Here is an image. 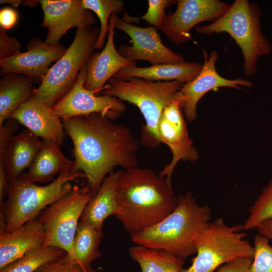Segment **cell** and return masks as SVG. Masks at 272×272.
<instances>
[{
  "mask_svg": "<svg viewBox=\"0 0 272 272\" xmlns=\"http://www.w3.org/2000/svg\"><path fill=\"white\" fill-rule=\"evenodd\" d=\"M61 120L73 142L74 168L84 174L94 194L115 167L138 166L139 142L123 124L101 113Z\"/></svg>",
  "mask_w": 272,
  "mask_h": 272,
  "instance_id": "6da1fadb",
  "label": "cell"
},
{
  "mask_svg": "<svg viewBox=\"0 0 272 272\" xmlns=\"http://www.w3.org/2000/svg\"><path fill=\"white\" fill-rule=\"evenodd\" d=\"M115 215L130 235L157 224L177 206L171 183L149 168L120 170L116 186Z\"/></svg>",
  "mask_w": 272,
  "mask_h": 272,
  "instance_id": "7a4b0ae2",
  "label": "cell"
},
{
  "mask_svg": "<svg viewBox=\"0 0 272 272\" xmlns=\"http://www.w3.org/2000/svg\"><path fill=\"white\" fill-rule=\"evenodd\" d=\"M211 221V210L190 192L177 197L175 209L162 221L131 235L135 245L165 250L184 260L195 254L197 240Z\"/></svg>",
  "mask_w": 272,
  "mask_h": 272,
  "instance_id": "3957f363",
  "label": "cell"
},
{
  "mask_svg": "<svg viewBox=\"0 0 272 272\" xmlns=\"http://www.w3.org/2000/svg\"><path fill=\"white\" fill-rule=\"evenodd\" d=\"M183 84L178 81H152L139 78H111L101 91L102 95L117 98L135 105L146 121L141 142L151 148L161 143L159 122L164 108L178 97Z\"/></svg>",
  "mask_w": 272,
  "mask_h": 272,
  "instance_id": "277c9868",
  "label": "cell"
},
{
  "mask_svg": "<svg viewBox=\"0 0 272 272\" xmlns=\"http://www.w3.org/2000/svg\"><path fill=\"white\" fill-rule=\"evenodd\" d=\"M84 174L74 168L49 184L37 185L19 176L9 181L7 198L1 207V229L11 232L34 219L46 207L70 192L73 182Z\"/></svg>",
  "mask_w": 272,
  "mask_h": 272,
  "instance_id": "5b68a950",
  "label": "cell"
},
{
  "mask_svg": "<svg viewBox=\"0 0 272 272\" xmlns=\"http://www.w3.org/2000/svg\"><path fill=\"white\" fill-rule=\"evenodd\" d=\"M259 16L256 5L247 0H235L216 21L195 29L198 33L209 36L224 32L229 34L241 50L244 73L250 77L255 73L259 56L268 49L260 30Z\"/></svg>",
  "mask_w": 272,
  "mask_h": 272,
  "instance_id": "8992f818",
  "label": "cell"
},
{
  "mask_svg": "<svg viewBox=\"0 0 272 272\" xmlns=\"http://www.w3.org/2000/svg\"><path fill=\"white\" fill-rule=\"evenodd\" d=\"M244 230L243 225H229L221 217L211 221L197 240L196 256L182 272H216L237 259H253L254 247Z\"/></svg>",
  "mask_w": 272,
  "mask_h": 272,
  "instance_id": "52a82bcc",
  "label": "cell"
},
{
  "mask_svg": "<svg viewBox=\"0 0 272 272\" xmlns=\"http://www.w3.org/2000/svg\"><path fill=\"white\" fill-rule=\"evenodd\" d=\"M99 32L100 28L92 25L77 29L71 44L49 69L33 96L53 107L65 95L93 53Z\"/></svg>",
  "mask_w": 272,
  "mask_h": 272,
  "instance_id": "ba28073f",
  "label": "cell"
},
{
  "mask_svg": "<svg viewBox=\"0 0 272 272\" xmlns=\"http://www.w3.org/2000/svg\"><path fill=\"white\" fill-rule=\"evenodd\" d=\"M94 194L87 185L74 186L70 192L40 213L37 219L45 233L43 246L62 249L71 260L77 263L75 236L82 213Z\"/></svg>",
  "mask_w": 272,
  "mask_h": 272,
  "instance_id": "9c48e42d",
  "label": "cell"
},
{
  "mask_svg": "<svg viewBox=\"0 0 272 272\" xmlns=\"http://www.w3.org/2000/svg\"><path fill=\"white\" fill-rule=\"evenodd\" d=\"M86 77L85 65L71 90L53 106L55 113L60 119L101 113L112 120L125 111L124 104L117 98L105 95L98 96L86 89Z\"/></svg>",
  "mask_w": 272,
  "mask_h": 272,
  "instance_id": "30bf717a",
  "label": "cell"
},
{
  "mask_svg": "<svg viewBox=\"0 0 272 272\" xmlns=\"http://www.w3.org/2000/svg\"><path fill=\"white\" fill-rule=\"evenodd\" d=\"M230 6L219 0H178L175 11L165 15L159 29L171 41L180 45L191 38L193 27L202 22H214Z\"/></svg>",
  "mask_w": 272,
  "mask_h": 272,
  "instance_id": "8fae6325",
  "label": "cell"
},
{
  "mask_svg": "<svg viewBox=\"0 0 272 272\" xmlns=\"http://www.w3.org/2000/svg\"><path fill=\"white\" fill-rule=\"evenodd\" d=\"M180 108L178 97L164 108L158 124L161 142L169 147L172 155L170 162L159 174L163 177L166 176L170 183L174 169L180 160L193 162L198 159Z\"/></svg>",
  "mask_w": 272,
  "mask_h": 272,
  "instance_id": "7c38bea8",
  "label": "cell"
},
{
  "mask_svg": "<svg viewBox=\"0 0 272 272\" xmlns=\"http://www.w3.org/2000/svg\"><path fill=\"white\" fill-rule=\"evenodd\" d=\"M203 63L199 73L192 80L183 84L178 92L181 107L184 116L189 122L196 118V107L199 100L207 93L221 87H231L241 89V86L251 87L252 83L242 78L228 79L222 77L217 72L216 64L218 60L216 50L210 54L202 49Z\"/></svg>",
  "mask_w": 272,
  "mask_h": 272,
  "instance_id": "4fadbf2b",
  "label": "cell"
},
{
  "mask_svg": "<svg viewBox=\"0 0 272 272\" xmlns=\"http://www.w3.org/2000/svg\"><path fill=\"white\" fill-rule=\"evenodd\" d=\"M115 28L125 33L131 39V45L122 44L118 48L119 53L126 58L136 61L147 60L152 65L185 61L181 54L164 45L157 29L153 26H135L117 16Z\"/></svg>",
  "mask_w": 272,
  "mask_h": 272,
  "instance_id": "5bb4252c",
  "label": "cell"
},
{
  "mask_svg": "<svg viewBox=\"0 0 272 272\" xmlns=\"http://www.w3.org/2000/svg\"><path fill=\"white\" fill-rule=\"evenodd\" d=\"M26 51L0 59L4 74L24 75L34 83H41L51 67L63 55L66 48L61 43L50 44L38 38H32L26 45Z\"/></svg>",
  "mask_w": 272,
  "mask_h": 272,
  "instance_id": "9a60e30c",
  "label": "cell"
},
{
  "mask_svg": "<svg viewBox=\"0 0 272 272\" xmlns=\"http://www.w3.org/2000/svg\"><path fill=\"white\" fill-rule=\"evenodd\" d=\"M44 18L41 26L48 29L45 42L59 43L70 29L93 25L96 21L91 11L85 9L82 0H41Z\"/></svg>",
  "mask_w": 272,
  "mask_h": 272,
  "instance_id": "2e32d148",
  "label": "cell"
},
{
  "mask_svg": "<svg viewBox=\"0 0 272 272\" xmlns=\"http://www.w3.org/2000/svg\"><path fill=\"white\" fill-rule=\"evenodd\" d=\"M117 17L113 14L109 18L107 40L102 50L93 53L85 66L86 89L98 95L108 81L120 70L137 66V61L126 58L116 49L114 42L115 24Z\"/></svg>",
  "mask_w": 272,
  "mask_h": 272,
  "instance_id": "e0dca14e",
  "label": "cell"
},
{
  "mask_svg": "<svg viewBox=\"0 0 272 272\" xmlns=\"http://www.w3.org/2000/svg\"><path fill=\"white\" fill-rule=\"evenodd\" d=\"M9 118L16 120L42 140L59 145L63 142L64 128L61 119L56 115L52 107L34 96Z\"/></svg>",
  "mask_w": 272,
  "mask_h": 272,
  "instance_id": "ac0fdd59",
  "label": "cell"
},
{
  "mask_svg": "<svg viewBox=\"0 0 272 272\" xmlns=\"http://www.w3.org/2000/svg\"><path fill=\"white\" fill-rule=\"evenodd\" d=\"M43 140L27 129L10 139L6 151L0 150V184L18 178L31 165Z\"/></svg>",
  "mask_w": 272,
  "mask_h": 272,
  "instance_id": "d6986e66",
  "label": "cell"
},
{
  "mask_svg": "<svg viewBox=\"0 0 272 272\" xmlns=\"http://www.w3.org/2000/svg\"><path fill=\"white\" fill-rule=\"evenodd\" d=\"M43 226L37 218L13 231L0 230V270L33 249L42 245Z\"/></svg>",
  "mask_w": 272,
  "mask_h": 272,
  "instance_id": "ffe728a7",
  "label": "cell"
},
{
  "mask_svg": "<svg viewBox=\"0 0 272 272\" xmlns=\"http://www.w3.org/2000/svg\"><path fill=\"white\" fill-rule=\"evenodd\" d=\"M59 144L43 140L31 165L26 172L20 176L29 181L46 183L52 181L60 174L74 168V161L67 158L62 153Z\"/></svg>",
  "mask_w": 272,
  "mask_h": 272,
  "instance_id": "44dd1931",
  "label": "cell"
},
{
  "mask_svg": "<svg viewBox=\"0 0 272 272\" xmlns=\"http://www.w3.org/2000/svg\"><path fill=\"white\" fill-rule=\"evenodd\" d=\"M202 64L194 61L166 63L148 67L129 66L119 71L113 77L119 79L139 78L152 81H178L186 83L199 73Z\"/></svg>",
  "mask_w": 272,
  "mask_h": 272,
  "instance_id": "7402d4cb",
  "label": "cell"
},
{
  "mask_svg": "<svg viewBox=\"0 0 272 272\" xmlns=\"http://www.w3.org/2000/svg\"><path fill=\"white\" fill-rule=\"evenodd\" d=\"M120 170L110 173L86 206L80 220L102 229L105 220L118 210L116 186Z\"/></svg>",
  "mask_w": 272,
  "mask_h": 272,
  "instance_id": "603a6c76",
  "label": "cell"
},
{
  "mask_svg": "<svg viewBox=\"0 0 272 272\" xmlns=\"http://www.w3.org/2000/svg\"><path fill=\"white\" fill-rule=\"evenodd\" d=\"M34 82L26 76L5 74L0 79V127L10 116L33 97Z\"/></svg>",
  "mask_w": 272,
  "mask_h": 272,
  "instance_id": "cb8c5ba5",
  "label": "cell"
},
{
  "mask_svg": "<svg viewBox=\"0 0 272 272\" xmlns=\"http://www.w3.org/2000/svg\"><path fill=\"white\" fill-rule=\"evenodd\" d=\"M129 253L141 272H182L184 260L166 251L135 245Z\"/></svg>",
  "mask_w": 272,
  "mask_h": 272,
  "instance_id": "d4e9b609",
  "label": "cell"
},
{
  "mask_svg": "<svg viewBox=\"0 0 272 272\" xmlns=\"http://www.w3.org/2000/svg\"><path fill=\"white\" fill-rule=\"evenodd\" d=\"M104 233L89 223L80 220L74 239V248L77 263L86 272H91L92 262L99 258V246Z\"/></svg>",
  "mask_w": 272,
  "mask_h": 272,
  "instance_id": "484cf974",
  "label": "cell"
},
{
  "mask_svg": "<svg viewBox=\"0 0 272 272\" xmlns=\"http://www.w3.org/2000/svg\"><path fill=\"white\" fill-rule=\"evenodd\" d=\"M65 254V252L59 248L41 245L1 269L0 272H35Z\"/></svg>",
  "mask_w": 272,
  "mask_h": 272,
  "instance_id": "4316f807",
  "label": "cell"
},
{
  "mask_svg": "<svg viewBox=\"0 0 272 272\" xmlns=\"http://www.w3.org/2000/svg\"><path fill=\"white\" fill-rule=\"evenodd\" d=\"M85 9L94 12L100 22V32L94 49L104 47L109 28V18L112 14L124 11V2L121 0H82Z\"/></svg>",
  "mask_w": 272,
  "mask_h": 272,
  "instance_id": "83f0119b",
  "label": "cell"
},
{
  "mask_svg": "<svg viewBox=\"0 0 272 272\" xmlns=\"http://www.w3.org/2000/svg\"><path fill=\"white\" fill-rule=\"evenodd\" d=\"M272 219V179L249 208L243 225L244 230L256 229L263 222Z\"/></svg>",
  "mask_w": 272,
  "mask_h": 272,
  "instance_id": "f1b7e54d",
  "label": "cell"
},
{
  "mask_svg": "<svg viewBox=\"0 0 272 272\" xmlns=\"http://www.w3.org/2000/svg\"><path fill=\"white\" fill-rule=\"evenodd\" d=\"M148 2V8L143 16L133 17L125 12L122 19L129 23L138 22L140 20H144L158 29L166 15L165 10L169 7L177 5L178 3L177 0H149Z\"/></svg>",
  "mask_w": 272,
  "mask_h": 272,
  "instance_id": "f546056e",
  "label": "cell"
},
{
  "mask_svg": "<svg viewBox=\"0 0 272 272\" xmlns=\"http://www.w3.org/2000/svg\"><path fill=\"white\" fill-rule=\"evenodd\" d=\"M253 245L254 253L250 272H272V246L268 239L258 234Z\"/></svg>",
  "mask_w": 272,
  "mask_h": 272,
  "instance_id": "4dcf8cb0",
  "label": "cell"
},
{
  "mask_svg": "<svg viewBox=\"0 0 272 272\" xmlns=\"http://www.w3.org/2000/svg\"><path fill=\"white\" fill-rule=\"evenodd\" d=\"M35 272L86 271L78 263L71 260L65 254L60 259L43 266Z\"/></svg>",
  "mask_w": 272,
  "mask_h": 272,
  "instance_id": "1f68e13d",
  "label": "cell"
},
{
  "mask_svg": "<svg viewBox=\"0 0 272 272\" xmlns=\"http://www.w3.org/2000/svg\"><path fill=\"white\" fill-rule=\"evenodd\" d=\"M6 31L0 27V59L14 56L21 52L20 41L9 36Z\"/></svg>",
  "mask_w": 272,
  "mask_h": 272,
  "instance_id": "d6a6232c",
  "label": "cell"
},
{
  "mask_svg": "<svg viewBox=\"0 0 272 272\" xmlns=\"http://www.w3.org/2000/svg\"><path fill=\"white\" fill-rule=\"evenodd\" d=\"M252 262L251 258L237 259L222 265L216 272H250Z\"/></svg>",
  "mask_w": 272,
  "mask_h": 272,
  "instance_id": "836d02e7",
  "label": "cell"
},
{
  "mask_svg": "<svg viewBox=\"0 0 272 272\" xmlns=\"http://www.w3.org/2000/svg\"><path fill=\"white\" fill-rule=\"evenodd\" d=\"M18 13L11 7H4L0 10V27L6 30H10L17 24Z\"/></svg>",
  "mask_w": 272,
  "mask_h": 272,
  "instance_id": "e575fe53",
  "label": "cell"
},
{
  "mask_svg": "<svg viewBox=\"0 0 272 272\" xmlns=\"http://www.w3.org/2000/svg\"><path fill=\"white\" fill-rule=\"evenodd\" d=\"M256 229H257L258 234L271 241V245L272 246V219L263 222Z\"/></svg>",
  "mask_w": 272,
  "mask_h": 272,
  "instance_id": "d590c367",
  "label": "cell"
},
{
  "mask_svg": "<svg viewBox=\"0 0 272 272\" xmlns=\"http://www.w3.org/2000/svg\"><path fill=\"white\" fill-rule=\"evenodd\" d=\"M23 1L22 0H1L0 4H9L15 8H17L22 4Z\"/></svg>",
  "mask_w": 272,
  "mask_h": 272,
  "instance_id": "8d00e7d4",
  "label": "cell"
},
{
  "mask_svg": "<svg viewBox=\"0 0 272 272\" xmlns=\"http://www.w3.org/2000/svg\"><path fill=\"white\" fill-rule=\"evenodd\" d=\"M40 3L39 1H23L22 4L23 6L29 7L30 8L34 7Z\"/></svg>",
  "mask_w": 272,
  "mask_h": 272,
  "instance_id": "74e56055",
  "label": "cell"
},
{
  "mask_svg": "<svg viewBox=\"0 0 272 272\" xmlns=\"http://www.w3.org/2000/svg\"><path fill=\"white\" fill-rule=\"evenodd\" d=\"M91 272H98L96 270H95L94 269H93Z\"/></svg>",
  "mask_w": 272,
  "mask_h": 272,
  "instance_id": "f35d334b",
  "label": "cell"
}]
</instances>
